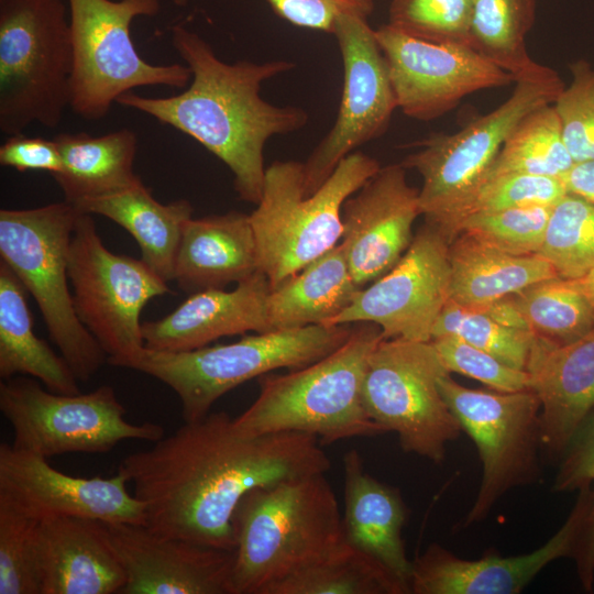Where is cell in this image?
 Returning <instances> with one entry per match:
<instances>
[{"label": "cell", "mask_w": 594, "mask_h": 594, "mask_svg": "<svg viewBox=\"0 0 594 594\" xmlns=\"http://www.w3.org/2000/svg\"><path fill=\"white\" fill-rule=\"evenodd\" d=\"M331 461L318 438L304 432L246 435L227 413L185 421L118 470L161 536L234 551L233 515L251 490L327 473Z\"/></svg>", "instance_id": "cell-1"}, {"label": "cell", "mask_w": 594, "mask_h": 594, "mask_svg": "<svg viewBox=\"0 0 594 594\" xmlns=\"http://www.w3.org/2000/svg\"><path fill=\"white\" fill-rule=\"evenodd\" d=\"M170 41L191 70L188 88L170 97L130 91L117 103L196 140L229 167L239 198L256 206L264 187L266 142L302 129L309 119L304 108L272 105L260 90L264 81L296 65L284 59L226 63L206 40L183 24L172 26Z\"/></svg>", "instance_id": "cell-2"}, {"label": "cell", "mask_w": 594, "mask_h": 594, "mask_svg": "<svg viewBox=\"0 0 594 594\" xmlns=\"http://www.w3.org/2000/svg\"><path fill=\"white\" fill-rule=\"evenodd\" d=\"M324 474L258 486L243 496L232 520L231 594H265L345 540L338 501Z\"/></svg>", "instance_id": "cell-3"}, {"label": "cell", "mask_w": 594, "mask_h": 594, "mask_svg": "<svg viewBox=\"0 0 594 594\" xmlns=\"http://www.w3.org/2000/svg\"><path fill=\"white\" fill-rule=\"evenodd\" d=\"M381 328L358 322L338 349L286 374L258 377L256 399L233 418L246 435L304 432L321 444L385 430L367 415L362 385L369 358L383 339Z\"/></svg>", "instance_id": "cell-4"}, {"label": "cell", "mask_w": 594, "mask_h": 594, "mask_svg": "<svg viewBox=\"0 0 594 594\" xmlns=\"http://www.w3.org/2000/svg\"><path fill=\"white\" fill-rule=\"evenodd\" d=\"M380 168L375 158L355 151L307 196L302 163L275 161L266 167L262 197L250 220L260 270L271 289L341 242L343 204Z\"/></svg>", "instance_id": "cell-5"}, {"label": "cell", "mask_w": 594, "mask_h": 594, "mask_svg": "<svg viewBox=\"0 0 594 594\" xmlns=\"http://www.w3.org/2000/svg\"><path fill=\"white\" fill-rule=\"evenodd\" d=\"M346 324H315L245 336L227 344L166 352L144 348L128 369L147 374L177 395L184 421L209 414L239 385L278 369L307 366L338 349L350 336Z\"/></svg>", "instance_id": "cell-6"}, {"label": "cell", "mask_w": 594, "mask_h": 594, "mask_svg": "<svg viewBox=\"0 0 594 594\" xmlns=\"http://www.w3.org/2000/svg\"><path fill=\"white\" fill-rule=\"evenodd\" d=\"M78 211L67 201L0 210V256L32 295L78 381L91 378L108 361L80 322L69 288L68 253Z\"/></svg>", "instance_id": "cell-7"}, {"label": "cell", "mask_w": 594, "mask_h": 594, "mask_svg": "<svg viewBox=\"0 0 594 594\" xmlns=\"http://www.w3.org/2000/svg\"><path fill=\"white\" fill-rule=\"evenodd\" d=\"M70 24L63 0H0V130L54 129L70 101Z\"/></svg>", "instance_id": "cell-8"}, {"label": "cell", "mask_w": 594, "mask_h": 594, "mask_svg": "<svg viewBox=\"0 0 594 594\" xmlns=\"http://www.w3.org/2000/svg\"><path fill=\"white\" fill-rule=\"evenodd\" d=\"M564 87L558 75L518 80L510 97L495 110L457 133L424 140L420 150L402 164L422 177L419 208L425 222L438 228L451 243L509 134L528 113L552 105Z\"/></svg>", "instance_id": "cell-9"}, {"label": "cell", "mask_w": 594, "mask_h": 594, "mask_svg": "<svg viewBox=\"0 0 594 594\" xmlns=\"http://www.w3.org/2000/svg\"><path fill=\"white\" fill-rule=\"evenodd\" d=\"M72 41V110L85 120H100L113 102L134 88H184L191 70L178 63L153 65L138 53L131 24L153 16L158 0H68Z\"/></svg>", "instance_id": "cell-10"}, {"label": "cell", "mask_w": 594, "mask_h": 594, "mask_svg": "<svg viewBox=\"0 0 594 594\" xmlns=\"http://www.w3.org/2000/svg\"><path fill=\"white\" fill-rule=\"evenodd\" d=\"M73 302L108 363L128 369L144 350L140 316L153 298L170 293L142 258L116 254L100 239L91 215L80 212L68 253Z\"/></svg>", "instance_id": "cell-11"}, {"label": "cell", "mask_w": 594, "mask_h": 594, "mask_svg": "<svg viewBox=\"0 0 594 594\" xmlns=\"http://www.w3.org/2000/svg\"><path fill=\"white\" fill-rule=\"evenodd\" d=\"M449 373L431 341L383 338L369 358L362 399L369 417L395 432L403 451L433 463L462 428L438 381Z\"/></svg>", "instance_id": "cell-12"}, {"label": "cell", "mask_w": 594, "mask_h": 594, "mask_svg": "<svg viewBox=\"0 0 594 594\" xmlns=\"http://www.w3.org/2000/svg\"><path fill=\"white\" fill-rule=\"evenodd\" d=\"M0 410L13 431V446L46 459L81 452L105 453L124 440L155 442L164 437L157 424H132L114 389L102 385L86 394H58L34 377L0 383Z\"/></svg>", "instance_id": "cell-13"}, {"label": "cell", "mask_w": 594, "mask_h": 594, "mask_svg": "<svg viewBox=\"0 0 594 594\" xmlns=\"http://www.w3.org/2000/svg\"><path fill=\"white\" fill-rule=\"evenodd\" d=\"M440 392L476 446L482 480L464 526L483 521L508 491L538 481L541 471L540 400L531 389L497 392L468 388L450 373L440 376Z\"/></svg>", "instance_id": "cell-14"}, {"label": "cell", "mask_w": 594, "mask_h": 594, "mask_svg": "<svg viewBox=\"0 0 594 594\" xmlns=\"http://www.w3.org/2000/svg\"><path fill=\"white\" fill-rule=\"evenodd\" d=\"M332 34L343 62V89L334 124L302 163L307 196L345 156L381 136L397 109L387 64L367 18L341 14Z\"/></svg>", "instance_id": "cell-15"}, {"label": "cell", "mask_w": 594, "mask_h": 594, "mask_svg": "<svg viewBox=\"0 0 594 594\" xmlns=\"http://www.w3.org/2000/svg\"><path fill=\"white\" fill-rule=\"evenodd\" d=\"M450 241L425 222L400 260L324 326L377 324L385 339L431 341L435 323L450 298Z\"/></svg>", "instance_id": "cell-16"}, {"label": "cell", "mask_w": 594, "mask_h": 594, "mask_svg": "<svg viewBox=\"0 0 594 594\" xmlns=\"http://www.w3.org/2000/svg\"><path fill=\"white\" fill-rule=\"evenodd\" d=\"M375 36L397 108L413 119L433 120L470 94L516 82L466 44L419 38L388 23L376 29Z\"/></svg>", "instance_id": "cell-17"}, {"label": "cell", "mask_w": 594, "mask_h": 594, "mask_svg": "<svg viewBox=\"0 0 594 594\" xmlns=\"http://www.w3.org/2000/svg\"><path fill=\"white\" fill-rule=\"evenodd\" d=\"M129 483L119 470L111 477L69 475L44 457L0 444V502L37 521L69 516L145 525L144 505Z\"/></svg>", "instance_id": "cell-18"}, {"label": "cell", "mask_w": 594, "mask_h": 594, "mask_svg": "<svg viewBox=\"0 0 594 594\" xmlns=\"http://www.w3.org/2000/svg\"><path fill=\"white\" fill-rule=\"evenodd\" d=\"M420 216L419 190L410 186L406 167H381L342 207L341 244L359 288L386 274L409 248Z\"/></svg>", "instance_id": "cell-19"}, {"label": "cell", "mask_w": 594, "mask_h": 594, "mask_svg": "<svg viewBox=\"0 0 594 594\" xmlns=\"http://www.w3.org/2000/svg\"><path fill=\"white\" fill-rule=\"evenodd\" d=\"M102 522L125 573L120 594H231L234 551Z\"/></svg>", "instance_id": "cell-20"}, {"label": "cell", "mask_w": 594, "mask_h": 594, "mask_svg": "<svg viewBox=\"0 0 594 594\" xmlns=\"http://www.w3.org/2000/svg\"><path fill=\"white\" fill-rule=\"evenodd\" d=\"M582 507L576 499L561 528L532 552L502 557L485 554L468 560L431 543L413 561L411 594H517L548 564L574 558Z\"/></svg>", "instance_id": "cell-21"}, {"label": "cell", "mask_w": 594, "mask_h": 594, "mask_svg": "<svg viewBox=\"0 0 594 594\" xmlns=\"http://www.w3.org/2000/svg\"><path fill=\"white\" fill-rule=\"evenodd\" d=\"M271 287L261 271L232 290H200L155 321L142 322L145 348L184 352L208 345L222 337L270 331L267 298Z\"/></svg>", "instance_id": "cell-22"}, {"label": "cell", "mask_w": 594, "mask_h": 594, "mask_svg": "<svg viewBox=\"0 0 594 594\" xmlns=\"http://www.w3.org/2000/svg\"><path fill=\"white\" fill-rule=\"evenodd\" d=\"M41 594H120L121 561L101 520L58 516L38 521Z\"/></svg>", "instance_id": "cell-23"}, {"label": "cell", "mask_w": 594, "mask_h": 594, "mask_svg": "<svg viewBox=\"0 0 594 594\" xmlns=\"http://www.w3.org/2000/svg\"><path fill=\"white\" fill-rule=\"evenodd\" d=\"M527 372L541 406L542 450L559 461L594 409V328L559 348L536 339Z\"/></svg>", "instance_id": "cell-24"}, {"label": "cell", "mask_w": 594, "mask_h": 594, "mask_svg": "<svg viewBox=\"0 0 594 594\" xmlns=\"http://www.w3.org/2000/svg\"><path fill=\"white\" fill-rule=\"evenodd\" d=\"M343 474L345 541L377 560L410 592L413 561L403 538L408 509L399 491L372 476L355 449L343 455Z\"/></svg>", "instance_id": "cell-25"}, {"label": "cell", "mask_w": 594, "mask_h": 594, "mask_svg": "<svg viewBox=\"0 0 594 594\" xmlns=\"http://www.w3.org/2000/svg\"><path fill=\"white\" fill-rule=\"evenodd\" d=\"M260 270L250 215L229 211L188 219L183 228L174 276L188 294L224 288Z\"/></svg>", "instance_id": "cell-26"}, {"label": "cell", "mask_w": 594, "mask_h": 594, "mask_svg": "<svg viewBox=\"0 0 594 594\" xmlns=\"http://www.w3.org/2000/svg\"><path fill=\"white\" fill-rule=\"evenodd\" d=\"M72 205L125 229L139 244L142 260L166 282L173 280L183 228L194 211L188 200L161 204L140 178L124 188Z\"/></svg>", "instance_id": "cell-27"}, {"label": "cell", "mask_w": 594, "mask_h": 594, "mask_svg": "<svg viewBox=\"0 0 594 594\" xmlns=\"http://www.w3.org/2000/svg\"><path fill=\"white\" fill-rule=\"evenodd\" d=\"M449 256V299L472 309L560 277L541 254L506 253L463 232L450 243Z\"/></svg>", "instance_id": "cell-28"}, {"label": "cell", "mask_w": 594, "mask_h": 594, "mask_svg": "<svg viewBox=\"0 0 594 594\" xmlns=\"http://www.w3.org/2000/svg\"><path fill=\"white\" fill-rule=\"evenodd\" d=\"M359 289L340 242L270 290V331L326 324L350 305Z\"/></svg>", "instance_id": "cell-29"}, {"label": "cell", "mask_w": 594, "mask_h": 594, "mask_svg": "<svg viewBox=\"0 0 594 594\" xmlns=\"http://www.w3.org/2000/svg\"><path fill=\"white\" fill-rule=\"evenodd\" d=\"M28 290L3 262H0V377L29 375L48 391L78 394L77 377L62 355L36 337L26 300Z\"/></svg>", "instance_id": "cell-30"}, {"label": "cell", "mask_w": 594, "mask_h": 594, "mask_svg": "<svg viewBox=\"0 0 594 594\" xmlns=\"http://www.w3.org/2000/svg\"><path fill=\"white\" fill-rule=\"evenodd\" d=\"M53 139L62 157V168L53 177L67 202L109 194L140 179L133 170L138 136L129 129L97 136L59 133Z\"/></svg>", "instance_id": "cell-31"}, {"label": "cell", "mask_w": 594, "mask_h": 594, "mask_svg": "<svg viewBox=\"0 0 594 594\" xmlns=\"http://www.w3.org/2000/svg\"><path fill=\"white\" fill-rule=\"evenodd\" d=\"M536 0H474L469 45L518 80H542L558 74L532 61L526 48Z\"/></svg>", "instance_id": "cell-32"}, {"label": "cell", "mask_w": 594, "mask_h": 594, "mask_svg": "<svg viewBox=\"0 0 594 594\" xmlns=\"http://www.w3.org/2000/svg\"><path fill=\"white\" fill-rule=\"evenodd\" d=\"M377 560L345 540L330 554L272 585L265 594H409Z\"/></svg>", "instance_id": "cell-33"}, {"label": "cell", "mask_w": 594, "mask_h": 594, "mask_svg": "<svg viewBox=\"0 0 594 594\" xmlns=\"http://www.w3.org/2000/svg\"><path fill=\"white\" fill-rule=\"evenodd\" d=\"M513 298L530 332L549 348L572 343L594 328V309L572 279L542 280Z\"/></svg>", "instance_id": "cell-34"}, {"label": "cell", "mask_w": 594, "mask_h": 594, "mask_svg": "<svg viewBox=\"0 0 594 594\" xmlns=\"http://www.w3.org/2000/svg\"><path fill=\"white\" fill-rule=\"evenodd\" d=\"M573 165L552 103L531 111L517 124L493 162L486 179L510 173L561 178Z\"/></svg>", "instance_id": "cell-35"}, {"label": "cell", "mask_w": 594, "mask_h": 594, "mask_svg": "<svg viewBox=\"0 0 594 594\" xmlns=\"http://www.w3.org/2000/svg\"><path fill=\"white\" fill-rule=\"evenodd\" d=\"M561 278H578L594 267V202L564 195L552 208L539 252Z\"/></svg>", "instance_id": "cell-36"}, {"label": "cell", "mask_w": 594, "mask_h": 594, "mask_svg": "<svg viewBox=\"0 0 594 594\" xmlns=\"http://www.w3.org/2000/svg\"><path fill=\"white\" fill-rule=\"evenodd\" d=\"M455 336L515 369L527 371L536 338L530 331L505 327L485 312L448 300L432 338Z\"/></svg>", "instance_id": "cell-37"}, {"label": "cell", "mask_w": 594, "mask_h": 594, "mask_svg": "<svg viewBox=\"0 0 594 594\" xmlns=\"http://www.w3.org/2000/svg\"><path fill=\"white\" fill-rule=\"evenodd\" d=\"M551 208L535 206L471 213L461 222L460 233L506 253L539 254Z\"/></svg>", "instance_id": "cell-38"}, {"label": "cell", "mask_w": 594, "mask_h": 594, "mask_svg": "<svg viewBox=\"0 0 594 594\" xmlns=\"http://www.w3.org/2000/svg\"><path fill=\"white\" fill-rule=\"evenodd\" d=\"M37 524L0 502V594H41Z\"/></svg>", "instance_id": "cell-39"}, {"label": "cell", "mask_w": 594, "mask_h": 594, "mask_svg": "<svg viewBox=\"0 0 594 594\" xmlns=\"http://www.w3.org/2000/svg\"><path fill=\"white\" fill-rule=\"evenodd\" d=\"M473 3L474 0H392L388 24L419 38L469 45Z\"/></svg>", "instance_id": "cell-40"}, {"label": "cell", "mask_w": 594, "mask_h": 594, "mask_svg": "<svg viewBox=\"0 0 594 594\" xmlns=\"http://www.w3.org/2000/svg\"><path fill=\"white\" fill-rule=\"evenodd\" d=\"M572 80L553 107L574 164L594 160V69L584 61L571 67Z\"/></svg>", "instance_id": "cell-41"}, {"label": "cell", "mask_w": 594, "mask_h": 594, "mask_svg": "<svg viewBox=\"0 0 594 594\" xmlns=\"http://www.w3.org/2000/svg\"><path fill=\"white\" fill-rule=\"evenodd\" d=\"M566 194L560 177L502 174L486 179L477 188L470 201L466 217L475 212L513 208L553 207Z\"/></svg>", "instance_id": "cell-42"}, {"label": "cell", "mask_w": 594, "mask_h": 594, "mask_svg": "<svg viewBox=\"0 0 594 594\" xmlns=\"http://www.w3.org/2000/svg\"><path fill=\"white\" fill-rule=\"evenodd\" d=\"M444 367L476 380L497 392L530 389V374L515 369L455 336H441L431 340Z\"/></svg>", "instance_id": "cell-43"}, {"label": "cell", "mask_w": 594, "mask_h": 594, "mask_svg": "<svg viewBox=\"0 0 594 594\" xmlns=\"http://www.w3.org/2000/svg\"><path fill=\"white\" fill-rule=\"evenodd\" d=\"M273 11L288 23L314 31L333 33L341 14L356 13L367 18L372 0H266Z\"/></svg>", "instance_id": "cell-44"}, {"label": "cell", "mask_w": 594, "mask_h": 594, "mask_svg": "<svg viewBox=\"0 0 594 594\" xmlns=\"http://www.w3.org/2000/svg\"><path fill=\"white\" fill-rule=\"evenodd\" d=\"M552 490L557 493L579 491L594 481V409L578 429L559 460Z\"/></svg>", "instance_id": "cell-45"}, {"label": "cell", "mask_w": 594, "mask_h": 594, "mask_svg": "<svg viewBox=\"0 0 594 594\" xmlns=\"http://www.w3.org/2000/svg\"><path fill=\"white\" fill-rule=\"evenodd\" d=\"M0 164L21 173L43 170L54 176L62 168V157L54 139L18 133L1 144Z\"/></svg>", "instance_id": "cell-46"}, {"label": "cell", "mask_w": 594, "mask_h": 594, "mask_svg": "<svg viewBox=\"0 0 594 594\" xmlns=\"http://www.w3.org/2000/svg\"><path fill=\"white\" fill-rule=\"evenodd\" d=\"M582 517L573 561L580 582L585 591H592L594 583V481L579 490Z\"/></svg>", "instance_id": "cell-47"}, {"label": "cell", "mask_w": 594, "mask_h": 594, "mask_svg": "<svg viewBox=\"0 0 594 594\" xmlns=\"http://www.w3.org/2000/svg\"><path fill=\"white\" fill-rule=\"evenodd\" d=\"M561 179L569 194L594 202V160L575 163Z\"/></svg>", "instance_id": "cell-48"}, {"label": "cell", "mask_w": 594, "mask_h": 594, "mask_svg": "<svg viewBox=\"0 0 594 594\" xmlns=\"http://www.w3.org/2000/svg\"><path fill=\"white\" fill-rule=\"evenodd\" d=\"M494 321L509 328L530 331L527 321L518 309L513 295L488 302L481 308Z\"/></svg>", "instance_id": "cell-49"}, {"label": "cell", "mask_w": 594, "mask_h": 594, "mask_svg": "<svg viewBox=\"0 0 594 594\" xmlns=\"http://www.w3.org/2000/svg\"><path fill=\"white\" fill-rule=\"evenodd\" d=\"M594 309V267L584 275L572 279Z\"/></svg>", "instance_id": "cell-50"}, {"label": "cell", "mask_w": 594, "mask_h": 594, "mask_svg": "<svg viewBox=\"0 0 594 594\" xmlns=\"http://www.w3.org/2000/svg\"><path fill=\"white\" fill-rule=\"evenodd\" d=\"M172 1L178 6H185L189 0H172Z\"/></svg>", "instance_id": "cell-51"}, {"label": "cell", "mask_w": 594, "mask_h": 594, "mask_svg": "<svg viewBox=\"0 0 594 594\" xmlns=\"http://www.w3.org/2000/svg\"><path fill=\"white\" fill-rule=\"evenodd\" d=\"M372 1H374V0H372Z\"/></svg>", "instance_id": "cell-52"}]
</instances>
